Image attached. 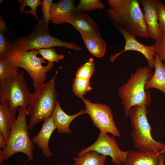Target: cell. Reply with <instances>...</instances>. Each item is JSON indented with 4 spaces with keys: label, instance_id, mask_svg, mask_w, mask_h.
<instances>
[{
    "label": "cell",
    "instance_id": "31",
    "mask_svg": "<svg viewBox=\"0 0 165 165\" xmlns=\"http://www.w3.org/2000/svg\"><path fill=\"white\" fill-rule=\"evenodd\" d=\"M52 0H43L42 5V12L43 13L42 18L45 20L46 27L48 28V25L50 20V13Z\"/></svg>",
    "mask_w": 165,
    "mask_h": 165
},
{
    "label": "cell",
    "instance_id": "32",
    "mask_svg": "<svg viewBox=\"0 0 165 165\" xmlns=\"http://www.w3.org/2000/svg\"><path fill=\"white\" fill-rule=\"evenodd\" d=\"M0 33H5L8 29L6 23L0 17Z\"/></svg>",
    "mask_w": 165,
    "mask_h": 165
},
{
    "label": "cell",
    "instance_id": "25",
    "mask_svg": "<svg viewBox=\"0 0 165 165\" xmlns=\"http://www.w3.org/2000/svg\"><path fill=\"white\" fill-rule=\"evenodd\" d=\"M105 7L101 1L99 0H81L75 8V12L82 13L96 9H101Z\"/></svg>",
    "mask_w": 165,
    "mask_h": 165
},
{
    "label": "cell",
    "instance_id": "22",
    "mask_svg": "<svg viewBox=\"0 0 165 165\" xmlns=\"http://www.w3.org/2000/svg\"><path fill=\"white\" fill-rule=\"evenodd\" d=\"M21 4L20 8V13L22 15L24 12L26 14H31L38 21L39 19L36 13V9L38 6H42V1L41 0H19Z\"/></svg>",
    "mask_w": 165,
    "mask_h": 165
},
{
    "label": "cell",
    "instance_id": "10",
    "mask_svg": "<svg viewBox=\"0 0 165 165\" xmlns=\"http://www.w3.org/2000/svg\"><path fill=\"white\" fill-rule=\"evenodd\" d=\"M92 151L105 156H110L112 162L116 165L123 164L128 153V151H122L119 148L115 137L108 133L100 132L95 142L88 147L82 149L79 153L78 156Z\"/></svg>",
    "mask_w": 165,
    "mask_h": 165
},
{
    "label": "cell",
    "instance_id": "24",
    "mask_svg": "<svg viewBox=\"0 0 165 165\" xmlns=\"http://www.w3.org/2000/svg\"><path fill=\"white\" fill-rule=\"evenodd\" d=\"M72 88L74 94L81 98L87 92L92 90L90 80L77 77L74 79Z\"/></svg>",
    "mask_w": 165,
    "mask_h": 165
},
{
    "label": "cell",
    "instance_id": "28",
    "mask_svg": "<svg viewBox=\"0 0 165 165\" xmlns=\"http://www.w3.org/2000/svg\"><path fill=\"white\" fill-rule=\"evenodd\" d=\"M158 15V21L162 35H165V5L160 0H154Z\"/></svg>",
    "mask_w": 165,
    "mask_h": 165
},
{
    "label": "cell",
    "instance_id": "2",
    "mask_svg": "<svg viewBox=\"0 0 165 165\" xmlns=\"http://www.w3.org/2000/svg\"><path fill=\"white\" fill-rule=\"evenodd\" d=\"M153 73L147 66L139 67L134 73H131L128 81L119 88L118 94L122 100L126 117H128L129 111L133 106L148 107L151 105V94L148 90L145 89V86Z\"/></svg>",
    "mask_w": 165,
    "mask_h": 165
},
{
    "label": "cell",
    "instance_id": "27",
    "mask_svg": "<svg viewBox=\"0 0 165 165\" xmlns=\"http://www.w3.org/2000/svg\"><path fill=\"white\" fill-rule=\"evenodd\" d=\"M38 50L43 58L47 60L48 62H57L64 57L63 54L57 53L53 48L40 49H38Z\"/></svg>",
    "mask_w": 165,
    "mask_h": 165
},
{
    "label": "cell",
    "instance_id": "9",
    "mask_svg": "<svg viewBox=\"0 0 165 165\" xmlns=\"http://www.w3.org/2000/svg\"><path fill=\"white\" fill-rule=\"evenodd\" d=\"M81 99L94 125L102 133H110L114 137H120L121 134L115 123L112 111L108 105L93 103L83 97Z\"/></svg>",
    "mask_w": 165,
    "mask_h": 165
},
{
    "label": "cell",
    "instance_id": "15",
    "mask_svg": "<svg viewBox=\"0 0 165 165\" xmlns=\"http://www.w3.org/2000/svg\"><path fill=\"white\" fill-rule=\"evenodd\" d=\"M75 7L73 0H61L53 2L50 9V20L52 23L62 24L75 12Z\"/></svg>",
    "mask_w": 165,
    "mask_h": 165
},
{
    "label": "cell",
    "instance_id": "14",
    "mask_svg": "<svg viewBox=\"0 0 165 165\" xmlns=\"http://www.w3.org/2000/svg\"><path fill=\"white\" fill-rule=\"evenodd\" d=\"M57 128L51 116L43 121L39 132L31 138V140L42 150L43 154L47 157H51L53 153L49 147L51 135Z\"/></svg>",
    "mask_w": 165,
    "mask_h": 165
},
{
    "label": "cell",
    "instance_id": "5",
    "mask_svg": "<svg viewBox=\"0 0 165 165\" xmlns=\"http://www.w3.org/2000/svg\"><path fill=\"white\" fill-rule=\"evenodd\" d=\"M148 112L147 107L145 106H134L129 111L133 146L143 152H160L165 150V144L153 138L152 127L147 117Z\"/></svg>",
    "mask_w": 165,
    "mask_h": 165
},
{
    "label": "cell",
    "instance_id": "18",
    "mask_svg": "<svg viewBox=\"0 0 165 165\" xmlns=\"http://www.w3.org/2000/svg\"><path fill=\"white\" fill-rule=\"evenodd\" d=\"M16 112L10 108L4 98L0 96V133L6 144L10 134L11 127L15 121Z\"/></svg>",
    "mask_w": 165,
    "mask_h": 165
},
{
    "label": "cell",
    "instance_id": "35",
    "mask_svg": "<svg viewBox=\"0 0 165 165\" xmlns=\"http://www.w3.org/2000/svg\"></svg>",
    "mask_w": 165,
    "mask_h": 165
},
{
    "label": "cell",
    "instance_id": "11",
    "mask_svg": "<svg viewBox=\"0 0 165 165\" xmlns=\"http://www.w3.org/2000/svg\"><path fill=\"white\" fill-rule=\"evenodd\" d=\"M118 30L123 35L125 41L124 49L110 57L111 63L114 62L116 58L125 51L134 50L139 52L146 59L148 67L152 68L154 67L155 58L156 55L154 45L146 46L138 42L135 37L126 31L125 30L118 27H116Z\"/></svg>",
    "mask_w": 165,
    "mask_h": 165
},
{
    "label": "cell",
    "instance_id": "33",
    "mask_svg": "<svg viewBox=\"0 0 165 165\" xmlns=\"http://www.w3.org/2000/svg\"><path fill=\"white\" fill-rule=\"evenodd\" d=\"M6 145V142L2 135L0 133V149L4 148Z\"/></svg>",
    "mask_w": 165,
    "mask_h": 165
},
{
    "label": "cell",
    "instance_id": "4",
    "mask_svg": "<svg viewBox=\"0 0 165 165\" xmlns=\"http://www.w3.org/2000/svg\"><path fill=\"white\" fill-rule=\"evenodd\" d=\"M37 49L28 51L22 50L12 43L6 55L5 59L14 67H20L28 73L33 81V86L35 89L46 80V73L53 68V63L48 62L43 66L46 61L43 58L38 57L39 54Z\"/></svg>",
    "mask_w": 165,
    "mask_h": 165
},
{
    "label": "cell",
    "instance_id": "29",
    "mask_svg": "<svg viewBox=\"0 0 165 165\" xmlns=\"http://www.w3.org/2000/svg\"><path fill=\"white\" fill-rule=\"evenodd\" d=\"M154 45L156 54L165 64V35H161Z\"/></svg>",
    "mask_w": 165,
    "mask_h": 165
},
{
    "label": "cell",
    "instance_id": "20",
    "mask_svg": "<svg viewBox=\"0 0 165 165\" xmlns=\"http://www.w3.org/2000/svg\"><path fill=\"white\" fill-rule=\"evenodd\" d=\"M89 52L96 57L101 58L106 51V43L102 38L83 31L79 32Z\"/></svg>",
    "mask_w": 165,
    "mask_h": 165
},
{
    "label": "cell",
    "instance_id": "19",
    "mask_svg": "<svg viewBox=\"0 0 165 165\" xmlns=\"http://www.w3.org/2000/svg\"><path fill=\"white\" fill-rule=\"evenodd\" d=\"M155 58V71L145 84V88L148 90L155 88L162 91L165 95V64L156 54Z\"/></svg>",
    "mask_w": 165,
    "mask_h": 165
},
{
    "label": "cell",
    "instance_id": "26",
    "mask_svg": "<svg viewBox=\"0 0 165 165\" xmlns=\"http://www.w3.org/2000/svg\"><path fill=\"white\" fill-rule=\"evenodd\" d=\"M95 70L94 60L90 58L80 67L76 73L77 77L90 80Z\"/></svg>",
    "mask_w": 165,
    "mask_h": 165
},
{
    "label": "cell",
    "instance_id": "3",
    "mask_svg": "<svg viewBox=\"0 0 165 165\" xmlns=\"http://www.w3.org/2000/svg\"><path fill=\"white\" fill-rule=\"evenodd\" d=\"M61 68L56 72L51 79L40 85L31 93L27 108L30 133L35 125L52 116L57 101L56 79Z\"/></svg>",
    "mask_w": 165,
    "mask_h": 165
},
{
    "label": "cell",
    "instance_id": "23",
    "mask_svg": "<svg viewBox=\"0 0 165 165\" xmlns=\"http://www.w3.org/2000/svg\"><path fill=\"white\" fill-rule=\"evenodd\" d=\"M19 70V68L14 67L6 59H0V82L16 76Z\"/></svg>",
    "mask_w": 165,
    "mask_h": 165
},
{
    "label": "cell",
    "instance_id": "34",
    "mask_svg": "<svg viewBox=\"0 0 165 165\" xmlns=\"http://www.w3.org/2000/svg\"><path fill=\"white\" fill-rule=\"evenodd\" d=\"M165 159V153L160 154L159 156V165H164V161Z\"/></svg>",
    "mask_w": 165,
    "mask_h": 165
},
{
    "label": "cell",
    "instance_id": "30",
    "mask_svg": "<svg viewBox=\"0 0 165 165\" xmlns=\"http://www.w3.org/2000/svg\"><path fill=\"white\" fill-rule=\"evenodd\" d=\"M11 40L4 33H0V59H5L11 44Z\"/></svg>",
    "mask_w": 165,
    "mask_h": 165
},
{
    "label": "cell",
    "instance_id": "8",
    "mask_svg": "<svg viewBox=\"0 0 165 165\" xmlns=\"http://www.w3.org/2000/svg\"><path fill=\"white\" fill-rule=\"evenodd\" d=\"M31 94L24 80V71L0 82V96L15 112L20 107L27 109Z\"/></svg>",
    "mask_w": 165,
    "mask_h": 165
},
{
    "label": "cell",
    "instance_id": "21",
    "mask_svg": "<svg viewBox=\"0 0 165 165\" xmlns=\"http://www.w3.org/2000/svg\"><path fill=\"white\" fill-rule=\"evenodd\" d=\"M74 165H105L106 156L90 151L74 158Z\"/></svg>",
    "mask_w": 165,
    "mask_h": 165
},
{
    "label": "cell",
    "instance_id": "17",
    "mask_svg": "<svg viewBox=\"0 0 165 165\" xmlns=\"http://www.w3.org/2000/svg\"><path fill=\"white\" fill-rule=\"evenodd\" d=\"M85 113H86L85 110L82 109L75 114L68 115L61 108L57 100L52 117L57 127L58 133L68 134L72 132L69 128V126L72 122L78 116Z\"/></svg>",
    "mask_w": 165,
    "mask_h": 165
},
{
    "label": "cell",
    "instance_id": "6",
    "mask_svg": "<svg viewBox=\"0 0 165 165\" xmlns=\"http://www.w3.org/2000/svg\"><path fill=\"white\" fill-rule=\"evenodd\" d=\"M16 120L11 127L10 134L5 147L0 149V165L4 160L14 154L21 152L26 155L29 160L34 159V144L28 133L27 109L20 107Z\"/></svg>",
    "mask_w": 165,
    "mask_h": 165
},
{
    "label": "cell",
    "instance_id": "13",
    "mask_svg": "<svg viewBox=\"0 0 165 165\" xmlns=\"http://www.w3.org/2000/svg\"><path fill=\"white\" fill-rule=\"evenodd\" d=\"M79 32L88 33L97 37L102 38L98 25L87 14L75 12L66 20Z\"/></svg>",
    "mask_w": 165,
    "mask_h": 165
},
{
    "label": "cell",
    "instance_id": "12",
    "mask_svg": "<svg viewBox=\"0 0 165 165\" xmlns=\"http://www.w3.org/2000/svg\"><path fill=\"white\" fill-rule=\"evenodd\" d=\"M140 3L144 11L149 37L156 41L161 36L158 21V15L154 0H141Z\"/></svg>",
    "mask_w": 165,
    "mask_h": 165
},
{
    "label": "cell",
    "instance_id": "16",
    "mask_svg": "<svg viewBox=\"0 0 165 165\" xmlns=\"http://www.w3.org/2000/svg\"><path fill=\"white\" fill-rule=\"evenodd\" d=\"M165 153V150L160 152H143L137 150L128 151L127 158L123 165H159V156Z\"/></svg>",
    "mask_w": 165,
    "mask_h": 165
},
{
    "label": "cell",
    "instance_id": "7",
    "mask_svg": "<svg viewBox=\"0 0 165 165\" xmlns=\"http://www.w3.org/2000/svg\"><path fill=\"white\" fill-rule=\"evenodd\" d=\"M12 42L25 51L55 47H65L76 51L82 50L81 47L74 42H64L51 35L42 18L38 21L31 33L23 37H16L12 40Z\"/></svg>",
    "mask_w": 165,
    "mask_h": 165
},
{
    "label": "cell",
    "instance_id": "1",
    "mask_svg": "<svg viewBox=\"0 0 165 165\" xmlns=\"http://www.w3.org/2000/svg\"><path fill=\"white\" fill-rule=\"evenodd\" d=\"M108 16L116 27L135 36L149 38L147 25L140 0H108Z\"/></svg>",
    "mask_w": 165,
    "mask_h": 165
}]
</instances>
